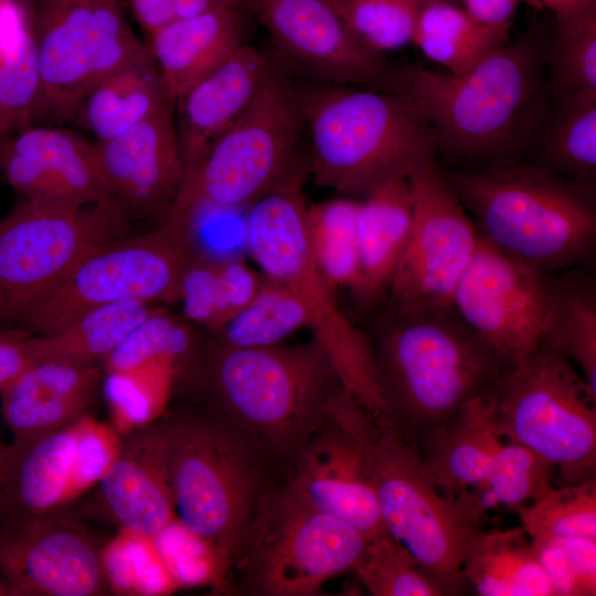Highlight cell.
I'll return each instance as SVG.
<instances>
[{"instance_id":"cell-29","label":"cell","mask_w":596,"mask_h":596,"mask_svg":"<svg viewBox=\"0 0 596 596\" xmlns=\"http://www.w3.org/2000/svg\"><path fill=\"white\" fill-rule=\"evenodd\" d=\"M541 338L552 350L575 362L596 391V278L590 267L546 275Z\"/></svg>"},{"instance_id":"cell-39","label":"cell","mask_w":596,"mask_h":596,"mask_svg":"<svg viewBox=\"0 0 596 596\" xmlns=\"http://www.w3.org/2000/svg\"><path fill=\"white\" fill-rule=\"evenodd\" d=\"M200 342L192 329L162 309L140 322L103 362L109 373H126L155 361L181 366L196 352Z\"/></svg>"},{"instance_id":"cell-38","label":"cell","mask_w":596,"mask_h":596,"mask_svg":"<svg viewBox=\"0 0 596 596\" xmlns=\"http://www.w3.org/2000/svg\"><path fill=\"white\" fill-rule=\"evenodd\" d=\"M353 572L373 596L450 595L389 533L366 541Z\"/></svg>"},{"instance_id":"cell-51","label":"cell","mask_w":596,"mask_h":596,"mask_svg":"<svg viewBox=\"0 0 596 596\" xmlns=\"http://www.w3.org/2000/svg\"><path fill=\"white\" fill-rule=\"evenodd\" d=\"M29 338L30 334L21 331H0V391L35 362Z\"/></svg>"},{"instance_id":"cell-7","label":"cell","mask_w":596,"mask_h":596,"mask_svg":"<svg viewBox=\"0 0 596 596\" xmlns=\"http://www.w3.org/2000/svg\"><path fill=\"white\" fill-rule=\"evenodd\" d=\"M301 187L302 181L290 183L248 207L245 246L265 276L300 300L312 339L328 353L345 390L375 423H386L372 343L342 312L312 257Z\"/></svg>"},{"instance_id":"cell-1","label":"cell","mask_w":596,"mask_h":596,"mask_svg":"<svg viewBox=\"0 0 596 596\" xmlns=\"http://www.w3.org/2000/svg\"><path fill=\"white\" fill-rule=\"evenodd\" d=\"M545 42L530 29L453 74L401 67L403 91L453 159L503 158L534 142L546 116Z\"/></svg>"},{"instance_id":"cell-40","label":"cell","mask_w":596,"mask_h":596,"mask_svg":"<svg viewBox=\"0 0 596 596\" xmlns=\"http://www.w3.org/2000/svg\"><path fill=\"white\" fill-rule=\"evenodd\" d=\"M518 513L530 539L596 540V478L553 487Z\"/></svg>"},{"instance_id":"cell-9","label":"cell","mask_w":596,"mask_h":596,"mask_svg":"<svg viewBox=\"0 0 596 596\" xmlns=\"http://www.w3.org/2000/svg\"><path fill=\"white\" fill-rule=\"evenodd\" d=\"M500 436L551 462L562 485L596 478V391L541 342L508 364L490 394Z\"/></svg>"},{"instance_id":"cell-18","label":"cell","mask_w":596,"mask_h":596,"mask_svg":"<svg viewBox=\"0 0 596 596\" xmlns=\"http://www.w3.org/2000/svg\"><path fill=\"white\" fill-rule=\"evenodd\" d=\"M105 545L61 509L0 526L4 595L102 596L113 593Z\"/></svg>"},{"instance_id":"cell-53","label":"cell","mask_w":596,"mask_h":596,"mask_svg":"<svg viewBox=\"0 0 596 596\" xmlns=\"http://www.w3.org/2000/svg\"><path fill=\"white\" fill-rule=\"evenodd\" d=\"M538 10H549L555 21L596 13V0H522Z\"/></svg>"},{"instance_id":"cell-34","label":"cell","mask_w":596,"mask_h":596,"mask_svg":"<svg viewBox=\"0 0 596 596\" xmlns=\"http://www.w3.org/2000/svg\"><path fill=\"white\" fill-rule=\"evenodd\" d=\"M535 140H540L542 167L566 179L595 184L596 89L558 96Z\"/></svg>"},{"instance_id":"cell-37","label":"cell","mask_w":596,"mask_h":596,"mask_svg":"<svg viewBox=\"0 0 596 596\" xmlns=\"http://www.w3.org/2000/svg\"><path fill=\"white\" fill-rule=\"evenodd\" d=\"M360 202L333 198L307 209L312 257L327 283L337 290L353 285L358 274V213Z\"/></svg>"},{"instance_id":"cell-12","label":"cell","mask_w":596,"mask_h":596,"mask_svg":"<svg viewBox=\"0 0 596 596\" xmlns=\"http://www.w3.org/2000/svg\"><path fill=\"white\" fill-rule=\"evenodd\" d=\"M30 15L40 75L32 126L74 119L100 79L149 55L118 0H36Z\"/></svg>"},{"instance_id":"cell-43","label":"cell","mask_w":596,"mask_h":596,"mask_svg":"<svg viewBox=\"0 0 596 596\" xmlns=\"http://www.w3.org/2000/svg\"><path fill=\"white\" fill-rule=\"evenodd\" d=\"M554 473V466L535 451L504 440L480 490L489 491L498 504L518 512L553 488Z\"/></svg>"},{"instance_id":"cell-13","label":"cell","mask_w":596,"mask_h":596,"mask_svg":"<svg viewBox=\"0 0 596 596\" xmlns=\"http://www.w3.org/2000/svg\"><path fill=\"white\" fill-rule=\"evenodd\" d=\"M366 541L286 480L270 496L235 564L251 594L315 596L332 577L353 571Z\"/></svg>"},{"instance_id":"cell-8","label":"cell","mask_w":596,"mask_h":596,"mask_svg":"<svg viewBox=\"0 0 596 596\" xmlns=\"http://www.w3.org/2000/svg\"><path fill=\"white\" fill-rule=\"evenodd\" d=\"M304 128L296 87L273 61L253 102L212 145L167 214L184 220L201 209H248L269 193L304 181L309 172L308 159L299 151Z\"/></svg>"},{"instance_id":"cell-20","label":"cell","mask_w":596,"mask_h":596,"mask_svg":"<svg viewBox=\"0 0 596 596\" xmlns=\"http://www.w3.org/2000/svg\"><path fill=\"white\" fill-rule=\"evenodd\" d=\"M113 200L125 214L169 212L183 182V162L169 103L129 130L95 143Z\"/></svg>"},{"instance_id":"cell-33","label":"cell","mask_w":596,"mask_h":596,"mask_svg":"<svg viewBox=\"0 0 596 596\" xmlns=\"http://www.w3.org/2000/svg\"><path fill=\"white\" fill-rule=\"evenodd\" d=\"M158 309L142 301H124L91 309L56 331L30 336L33 358L35 361L96 364Z\"/></svg>"},{"instance_id":"cell-58","label":"cell","mask_w":596,"mask_h":596,"mask_svg":"<svg viewBox=\"0 0 596 596\" xmlns=\"http://www.w3.org/2000/svg\"><path fill=\"white\" fill-rule=\"evenodd\" d=\"M3 594H4V592H3V588H2V586L0 584V595H3Z\"/></svg>"},{"instance_id":"cell-30","label":"cell","mask_w":596,"mask_h":596,"mask_svg":"<svg viewBox=\"0 0 596 596\" xmlns=\"http://www.w3.org/2000/svg\"><path fill=\"white\" fill-rule=\"evenodd\" d=\"M174 100L150 56L100 79L79 104L74 119L97 140L116 137Z\"/></svg>"},{"instance_id":"cell-23","label":"cell","mask_w":596,"mask_h":596,"mask_svg":"<svg viewBox=\"0 0 596 596\" xmlns=\"http://www.w3.org/2000/svg\"><path fill=\"white\" fill-rule=\"evenodd\" d=\"M81 422L82 418L54 432L14 441L0 482V526L56 511L77 496L75 467Z\"/></svg>"},{"instance_id":"cell-44","label":"cell","mask_w":596,"mask_h":596,"mask_svg":"<svg viewBox=\"0 0 596 596\" xmlns=\"http://www.w3.org/2000/svg\"><path fill=\"white\" fill-rule=\"evenodd\" d=\"M104 561L113 592L158 594L177 586L152 538L124 531L105 547Z\"/></svg>"},{"instance_id":"cell-2","label":"cell","mask_w":596,"mask_h":596,"mask_svg":"<svg viewBox=\"0 0 596 596\" xmlns=\"http://www.w3.org/2000/svg\"><path fill=\"white\" fill-rule=\"evenodd\" d=\"M179 371L201 404L227 416L286 468L344 387L315 339L257 348L210 339Z\"/></svg>"},{"instance_id":"cell-31","label":"cell","mask_w":596,"mask_h":596,"mask_svg":"<svg viewBox=\"0 0 596 596\" xmlns=\"http://www.w3.org/2000/svg\"><path fill=\"white\" fill-rule=\"evenodd\" d=\"M3 141L34 159L74 207L113 201L95 143L71 131L43 126H31Z\"/></svg>"},{"instance_id":"cell-41","label":"cell","mask_w":596,"mask_h":596,"mask_svg":"<svg viewBox=\"0 0 596 596\" xmlns=\"http://www.w3.org/2000/svg\"><path fill=\"white\" fill-rule=\"evenodd\" d=\"M546 62L549 93L556 97L596 89V13L555 21Z\"/></svg>"},{"instance_id":"cell-59","label":"cell","mask_w":596,"mask_h":596,"mask_svg":"<svg viewBox=\"0 0 596 596\" xmlns=\"http://www.w3.org/2000/svg\"><path fill=\"white\" fill-rule=\"evenodd\" d=\"M4 0H0V3L3 2Z\"/></svg>"},{"instance_id":"cell-42","label":"cell","mask_w":596,"mask_h":596,"mask_svg":"<svg viewBox=\"0 0 596 596\" xmlns=\"http://www.w3.org/2000/svg\"><path fill=\"white\" fill-rule=\"evenodd\" d=\"M351 35L383 54L413 43L419 6L413 0H329Z\"/></svg>"},{"instance_id":"cell-50","label":"cell","mask_w":596,"mask_h":596,"mask_svg":"<svg viewBox=\"0 0 596 596\" xmlns=\"http://www.w3.org/2000/svg\"><path fill=\"white\" fill-rule=\"evenodd\" d=\"M128 1L136 19L147 35L178 20L195 15L219 4H226L223 0Z\"/></svg>"},{"instance_id":"cell-27","label":"cell","mask_w":596,"mask_h":596,"mask_svg":"<svg viewBox=\"0 0 596 596\" xmlns=\"http://www.w3.org/2000/svg\"><path fill=\"white\" fill-rule=\"evenodd\" d=\"M490 394L465 405L449 424L417 447L434 481L457 498L482 488L504 441L494 423Z\"/></svg>"},{"instance_id":"cell-21","label":"cell","mask_w":596,"mask_h":596,"mask_svg":"<svg viewBox=\"0 0 596 596\" xmlns=\"http://www.w3.org/2000/svg\"><path fill=\"white\" fill-rule=\"evenodd\" d=\"M272 68L269 57L244 43L174 99L182 184L195 172L212 145L249 106Z\"/></svg>"},{"instance_id":"cell-14","label":"cell","mask_w":596,"mask_h":596,"mask_svg":"<svg viewBox=\"0 0 596 596\" xmlns=\"http://www.w3.org/2000/svg\"><path fill=\"white\" fill-rule=\"evenodd\" d=\"M125 216L115 201L67 210L24 199L1 217L0 331L17 330L86 252L116 238Z\"/></svg>"},{"instance_id":"cell-45","label":"cell","mask_w":596,"mask_h":596,"mask_svg":"<svg viewBox=\"0 0 596 596\" xmlns=\"http://www.w3.org/2000/svg\"><path fill=\"white\" fill-rule=\"evenodd\" d=\"M40 87L32 29L0 62V142L13 130L32 126Z\"/></svg>"},{"instance_id":"cell-46","label":"cell","mask_w":596,"mask_h":596,"mask_svg":"<svg viewBox=\"0 0 596 596\" xmlns=\"http://www.w3.org/2000/svg\"><path fill=\"white\" fill-rule=\"evenodd\" d=\"M152 540L177 586L224 584L230 561L216 549L188 532L177 519Z\"/></svg>"},{"instance_id":"cell-57","label":"cell","mask_w":596,"mask_h":596,"mask_svg":"<svg viewBox=\"0 0 596 596\" xmlns=\"http://www.w3.org/2000/svg\"><path fill=\"white\" fill-rule=\"evenodd\" d=\"M413 1H415L418 6H422V4L426 3V2L435 1V0H413Z\"/></svg>"},{"instance_id":"cell-3","label":"cell","mask_w":596,"mask_h":596,"mask_svg":"<svg viewBox=\"0 0 596 596\" xmlns=\"http://www.w3.org/2000/svg\"><path fill=\"white\" fill-rule=\"evenodd\" d=\"M371 343L387 424L416 447L489 395L508 365L453 307L385 312Z\"/></svg>"},{"instance_id":"cell-19","label":"cell","mask_w":596,"mask_h":596,"mask_svg":"<svg viewBox=\"0 0 596 596\" xmlns=\"http://www.w3.org/2000/svg\"><path fill=\"white\" fill-rule=\"evenodd\" d=\"M545 273L502 252L479 235L451 305L461 320L508 364L542 342Z\"/></svg>"},{"instance_id":"cell-54","label":"cell","mask_w":596,"mask_h":596,"mask_svg":"<svg viewBox=\"0 0 596 596\" xmlns=\"http://www.w3.org/2000/svg\"><path fill=\"white\" fill-rule=\"evenodd\" d=\"M10 453H11V446H6L0 441V482L6 471Z\"/></svg>"},{"instance_id":"cell-5","label":"cell","mask_w":596,"mask_h":596,"mask_svg":"<svg viewBox=\"0 0 596 596\" xmlns=\"http://www.w3.org/2000/svg\"><path fill=\"white\" fill-rule=\"evenodd\" d=\"M318 185L366 196L435 164L434 131L406 92L311 83L296 88Z\"/></svg>"},{"instance_id":"cell-6","label":"cell","mask_w":596,"mask_h":596,"mask_svg":"<svg viewBox=\"0 0 596 596\" xmlns=\"http://www.w3.org/2000/svg\"><path fill=\"white\" fill-rule=\"evenodd\" d=\"M496 247L545 274L590 267L596 251L595 184L542 166L498 163L445 173Z\"/></svg>"},{"instance_id":"cell-56","label":"cell","mask_w":596,"mask_h":596,"mask_svg":"<svg viewBox=\"0 0 596 596\" xmlns=\"http://www.w3.org/2000/svg\"><path fill=\"white\" fill-rule=\"evenodd\" d=\"M223 2H225L226 4H230V6L242 8L241 7V0H223Z\"/></svg>"},{"instance_id":"cell-32","label":"cell","mask_w":596,"mask_h":596,"mask_svg":"<svg viewBox=\"0 0 596 596\" xmlns=\"http://www.w3.org/2000/svg\"><path fill=\"white\" fill-rule=\"evenodd\" d=\"M259 283L241 258L200 253L183 273L178 301L185 319L214 332L251 301Z\"/></svg>"},{"instance_id":"cell-36","label":"cell","mask_w":596,"mask_h":596,"mask_svg":"<svg viewBox=\"0 0 596 596\" xmlns=\"http://www.w3.org/2000/svg\"><path fill=\"white\" fill-rule=\"evenodd\" d=\"M308 326L300 300L284 285L265 275L251 301L227 323L211 332L212 340L233 348H257L281 343Z\"/></svg>"},{"instance_id":"cell-35","label":"cell","mask_w":596,"mask_h":596,"mask_svg":"<svg viewBox=\"0 0 596 596\" xmlns=\"http://www.w3.org/2000/svg\"><path fill=\"white\" fill-rule=\"evenodd\" d=\"M509 41L478 23L453 0L419 6L413 44L453 74L462 73Z\"/></svg>"},{"instance_id":"cell-52","label":"cell","mask_w":596,"mask_h":596,"mask_svg":"<svg viewBox=\"0 0 596 596\" xmlns=\"http://www.w3.org/2000/svg\"><path fill=\"white\" fill-rule=\"evenodd\" d=\"M522 0H462L464 9L478 23L509 38L517 9Z\"/></svg>"},{"instance_id":"cell-55","label":"cell","mask_w":596,"mask_h":596,"mask_svg":"<svg viewBox=\"0 0 596 596\" xmlns=\"http://www.w3.org/2000/svg\"><path fill=\"white\" fill-rule=\"evenodd\" d=\"M21 4H23L25 8H28L30 11L36 0H14Z\"/></svg>"},{"instance_id":"cell-24","label":"cell","mask_w":596,"mask_h":596,"mask_svg":"<svg viewBox=\"0 0 596 596\" xmlns=\"http://www.w3.org/2000/svg\"><path fill=\"white\" fill-rule=\"evenodd\" d=\"M99 380L96 364L35 361L0 391L2 414L15 441L77 422L93 403Z\"/></svg>"},{"instance_id":"cell-22","label":"cell","mask_w":596,"mask_h":596,"mask_svg":"<svg viewBox=\"0 0 596 596\" xmlns=\"http://www.w3.org/2000/svg\"><path fill=\"white\" fill-rule=\"evenodd\" d=\"M104 503L124 531L153 538L175 519L167 454L157 422L120 435L98 481Z\"/></svg>"},{"instance_id":"cell-4","label":"cell","mask_w":596,"mask_h":596,"mask_svg":"<svg viewBox=\"0 0 596 596\" xmlns=\"http://www.w3.org/2000/svg\"><path fill=\"white\" fill-rule=\"evenodd\" d=\"M163 439L175 519L235 564L278 487V464L248 433L201 406L157 421Z\"/></svg>"},{"instance_id":"cell-25","label":"cell","mask_w":596,"mask_h":596,"mask_svg":"<svg viewBox=\"0 0 596 596\" xmlns=\"http://www.w3.org/2000/svg\"><path fill=\"white\" fill-rule=\"evenodd\" d=\"M244 13L219 4L148 35V51L173 100L244 44Z\"/></svg>"},{"instance_id":"cell-11","label":"cell","mask_w":596,"mask_h":596,"mask_svg":"<svg viewBox=\"0 0 596 596\" xmlns=\"http://www.w3.org/2000/svg\"><path fill=\"white\" fill-rule=\"evenodd\" d=\"M371 465L387 533L405 546L450 595L468 585L465 554L485 510L472 498L446 493L427 471L418 448L390 424H377Z\"/></svg>"},{"instance_id":"cell-15","label":"cell","mask_w":596,"mask_h":596,"mask_svg":"<svg viewBox=\"0 0 596 596\" xmlns=\"http://www.w3.org/2000/svg\"><path fill=\"white\" fill-rule=\"evenodd\" d=\"M377 424L342 387L288 465L287 482L366 540L387 534L374 488Z\"/></svg>"},{"instance_id":"cell-10","label":"cell","mask_w":596,"mask_h":596,"mask_svg":"<svg viewBox=\"0 0 596 596\" xmlns=\"http://www.w3.org/2000/svg\"><path fill=\"white\" fill-rule=\"evenodd\" d=\"M198 254L189 230L166 217L147 233L98 244L28 309L15 331L51 333L110 304L177 302L183 273Z\"/></svg>"},{"instance_id":"cell-17","label":"cell","mask_w":596,"mask_h":596,"mask_svg":"<svg viewBox=\"0 0 596 596\" xmlns=\"http://www.w3.org/2000/svg\"><path fill=\"white\" fill-rule=\"evenodd\" d=\"M266 30L280 70L312 83L403 92L401 67L347 30L329 0H241Z\"/></svg>"},{"instance_id":"cell-16","label":"cell","mask_w":596,"mask_h":596,"mask_svg":"<svg viewBox=\"0 0 596 596\" xmlns=\"http://www.w3.org/2000/svg\"><path fill=\"white\" fill-rule=\"evenodd\" d=\"M408 180L412 224L385 298L389 313L453 307L455 287L479 240L477 226L436 164L413 172Z\"/></svg>"},{"instance_id":"cell-48","label":"cell","mask_w":596,"mask_h":596,"mask_svg":"<svg viewBox=\"0 0 596 596\" xmlns=\"http://www.w3.org/2000/svg\"><path fill=\"white\" fill-rule=\"evenodd\" d=\"M87 415V414H86ZM83 416L77 444L75 488L81 494L98 482L114 460L120 441L111 428Z\"/></svg>"},{"instance_id":"cell-49","label":"cell","mask_w":596,"mask_h":596,"mask_svg":"<svg viewBox=\"0 0 596 596\" xmlns=\"http://www.w3.org/2000/svg\"><path fill=\"white\" fill-rule=\"evenodd\" d=\"M106 391L124 433L150 422L155 411L153 397L141 369L109 373Z\"/></svg>"},{"instance_id":"cell-26","label":"cell","mask_w":596,"mask_h":596,"mask_svg":"<svg viewBox=\"0 0 596 596\" xmlns=\"http://www.w3.org/2000/svg\"><path fill=\"white\" fill-rule=\"evenodd\" d=\"M412 215L408 177L387 182L360 202L358 274L350 290L361 307L385 300L408 238Z\"/></svg>"},{"instance_id":"cell-47","label":"cell","mask_w":596,"mask_h":596,"mask_svg":"<svg viewBox=\"0 0 596 596\" xmlns=\"http://www.w3.org/2000/svg\"><path fill=\"white\" fill-rule=\"evenodd\" d=\"M530 540L558 596L596 595V540Z\"/></svg>"},{"instance_id":"cell-28","label":"cell","mask_w":596,"mask_h":596,"mask_svg":"<svg viewBox=\"0 0 596 596\" xmlns=\"http://www.w3.org/2000/svg\"><path fill=\"white\" fill-rule=\"evenodd\" d=\"M461 574L480 596H558L522 525L480 529L465 554Z\"/></svg>"}]
</instances>
